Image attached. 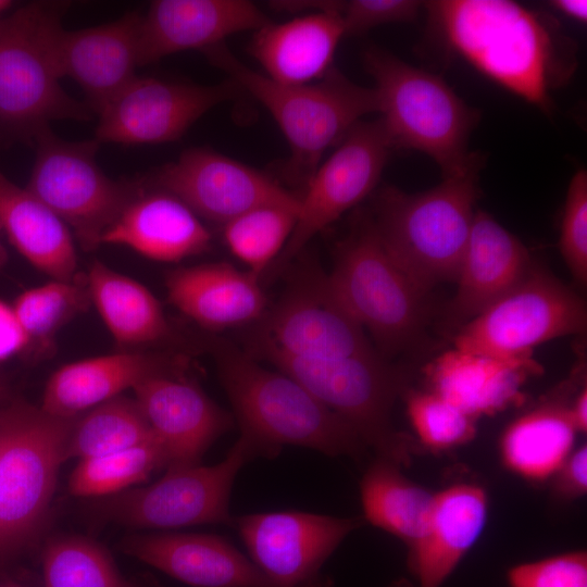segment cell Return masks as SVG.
<instances>
[{
    "label": "cell",
    "instance_id": "cell-39",
    "mask_svg": "<svg viewBox=\"0 0 587 587\" xmlns=\"http://www.w3.org/2000/svg\"><path fill=\"white\" fill-rule=\"evenodd\" d=\"M559 248L573 278L587 283V172L577 171L567 187Z\"/></svg>",
    "mask_w": 587,
    "mask_h": 587
},
{
    "label": "cell",
    "instance_id": "cell-27",
    "mask_svg": "<svg viewBox=\"0 0 587 587\" xmlns=\"http://www.w3.org/2000/svg\"><path fill=\"white\" fill-rule=\"evenodd\" d=\"M488 517V496L473 484L451 485L434 494L425 530L409 549L419 587H441L477 541Z\"/></svg>",
    "mask_w": 587,
    "mask_h": 587
},
{
    "label": "cell",
    "instance_id": "cell-33",
    "mask_svg": "<svg viewBox=\"0 0 587 587\" xmlns=\"http://www.w3.org/2000/svg\"><path fill=\"white\" fill-rule=\"evenodd\" d=\"M91 305L85 274L30 288L12 308L26 339L22 358L38 361L53 350L59 330Z\"/></svg>",
    "mask_w": 587,
    "mask_h": 587
},
{
    "label": "cell",
    "instance_id": "cell-49",
    "mask_svg": "<svg viewBox=\"0 0 587 587\" xmlns=\"http://www.w3.org/2000/svg\"><path fill=\"white\" fill-rule=\"evenodd\" d=\"M12 7V1L0 0V22L3 20L2 15Z\"/></svg>",
    "mask_w": 587,
    "mask_h": 587
},
{
    "label": "cell",
    "instance_id": "cell-23",
    "mask_svg": "<svg viewBox=\"0 0 587 587\" xmlns=\"http://www.w3.org/2000/svg\"><path fill=\"white\" fill-rule=\"evenodd\" d=\"M120 549L196 587H273L263 573L225 539L205 534H138Z\"/></svg>",
    "mask_w": 587,
    "mask_h": 587
},
{
    "label": "cell",
    "instance_id": "cell-50",
    "mask_svg": "<svg viewBox=\"0 0 587 587\" xmlns=\"http://www.w3.org/2000/svg\"><path fill=\"white\" fill-rule=\"evenodd\" d=\"M1 232V230H0ZM7 259H8V254H7V251L4 249V247L2 246L1 241H0V271L2 270V267L4 266L5 262H7Z\"/></svg>",
    "mask_w": 587,
    "mask_h": 587
},
{
    "label": "cell",
    "instance_id": "cell-26",
    "mask_svg": "<svg viewBox=\"0 0 587 587\" xmlns=\"http://www.w3.org/2000/svg\"><path fill=\"white\" fill-rule=\"evenodd\" d=\"M212 236L200 217L173 195L140 189L102 237L160 262H179L207 251Z\"/></svg>",
    "mask_w": 587,
    "mask_h": 587
},
{
    "label": "cell",
    "instance_id": "cell-20",
    "mask_svg": "<svg viewBox=\"0 0 587 587\" xmlns=\"http://www.w3.org/2000/svg\"><path fill=\"white\" fill-rule=\"evenodd\" d=\"M141 17L128 12L103 25L58 30L54 47L60 73L82 87L92 112L98 113L136 77Z\"/></svg>",
    "mask_w": 587,
    "mask_h": 587
},
{
    "label": "cell",
    "instance_id": "cell-22",
    "mask_svg": "<svg viewBox=\"0 0 587 587\" xmlns=\"http://www.w3.org/2000/svg\"><path fill=\"white\" fill-rule=\"evenodd\" d=\"M532 265L523 242L490 214L476 210L447 308L450 323L464 325L511 290Z\"/></svg>",
    "mask_w": 587,
    "mask_h": 587
},
{
    "label": "cell",
    "instance_id": "cell-46",
    "mask_svg": "<svg viewBox=\"0 0 587 587\" xmlns=\"http://www.w3.org/2000/svg\"><path fill=\"white\" fill-rule=\"evenodd\" d=\"M13 399L11 388L5 377L0 373V410Z\"/></svg>",
    "mask_w": 587,
    "mask_h": 587
},
{
    "label": "cell",
    "instance_id": "cell-7",
    "mask_svg": "<svg viewBox=\"0 0 587 587\" xmlns=\"http://www.w3.org/2000/svg\"><path fill=\"white\" fill-rule=\"evenodd\" d=\"M67 5L30 2L0 22V125L34 140L52 121L93 113L60 84L54 43Z\"/></svg>",
    "mask_w": 587,
    "mask_h": 587
},
{
    "label": "cell",
    "instance_id": "cell-30",
    "mask_svg": "<svg viewBox=\"0 0 587 587\" xmlns=\"http://www.w3.org/2000/svg\"><path fill=\"white\" fill-rule=\"evenodd\" d=\"M85 275L91 304L118 345L139 349L173 339L161 303L145 285L98 260Z\"/></svg>",
    "mask_w": 587,
    "mask_h": 587
},
{
    "label": "cell",
    "instance_id": "cell-28",
    "mask_svg": "<svg viewBox=\"0 0 587 587\" xmlns=\"http://www.w3.org/2000/svg\"><path fill=\"white\" fill-rule=\"evenodd\" d=\"M345 36L337 13L316 12L282 23L267 22L253 32L249 51L270 79L283 85H305L330 72Z\"/></svg>",
    "mask_w": 587,
    "mask_h": 587
},
{
    "label": "cell",
    "instance_id": "cell-44",
    "mask_svg": "<svg viewBox=\"0 0 587 587\" xmlns=\"http://www.w3.org/2000/svg\"><path fill=\"white\" fill-rule=\"evenodd\" d=\"M555 11L566 17L586 23L587 20V1L586 0H553L548 2Z\"/></svg>",
    "mask_w": 587,
    "mask_h": 587
},
{
    "label": "cell",
    "instance_id": "cell-9",
    "mask_svg": "<svg viewBox=\"0 0 587 587\" xmlns=\"http://www.w3.org/2000/svg\"><path fill=\"white\" fill-rule=\"evenodd\" d=\"M349 314L375 340L379 353L415 346L426 320V297L386 250L371 216L363 215L339 245L328 274Z\"/></svg>",
    "mask_w": 587,
    "mask_h": 587
},
{
    "label": "cell",
    "instance_id": "cell-38",
    "mask_svg": "<svg viewBox=\"0 0 587 587\" xmlns=\"http://www.w3.org/2000/svg\"><path fill=\"white\" fill-rule=\"evenodd\" d=\"M404 396L411 425L427 448L448 450L476 435V420L435 392L410 390Z\"/></svg>",
    "mask_w": 587,
    "mask_h": 587
},
{
    "label": "cell",
    "instance_id": "cell-48",
    "mask_svg": "<svg viewBox=\"0 0 587 587\" xmlns=\"http://www.w3.org/2000/svg\"><path fill=\"white\" fill-rule=\"evenodd\" d=\"M3 408L0 410V464H1V453H2V447H3V441H4V435H5V419L3 414Z\"/></svg>",
    "mask_w": 587,
    "mask_h": 587
},
{
    "label": "cell",
    "instance_id": "cell-15",
    "mask_svg": "<svg viewBox=\"0 0 587 587\" xmlns=\"http://www.w3.org/2000/svg\"><path fill=\"white\" fill-rule=\"evenodd\" d=\"M239 89L232 80L205 86L136 76L97 113L96 141H174L209 110L234 99Z\"/></svg>",
    "mask_w": 587,
    "mask_h": 587
},
{
    "label": "cell",
    "instance_id": "cell-11",
    "mask_svg": "<svg viewBox=\"0 0 587 587\" xmlns=\"http://www.w3.org/2000/svg\"><path fill=\"white\" fill-rule=\"evenodd\" d=\"M35 141V163L25 188L74 233L84 250L98 248L141 188L102 172L96 162V140L65 141L47 128Z\"/></svg>",
    "mask_w": 587,
    "mask_h": 587
},
{
    "label": "cell",
    "instance_id": "cell-14",
    "mask_svg": "<svg viewBox=\"0 0 587 587\" xmlns=\"http://www.w3.org/2000/svg\"><path fill=\"white\" fill-rule=\"evenodd\" d=\"M392 150L378 118L361 121L349 130L299 196L295 228L276 260L279 266L374 190Z\"/></svg>",
    "mask_w": 587,
    "mask_h": 587
},
{
    "label": "cell",
    "instance_id": "cell-36",
    "mask_svg": "<svg viewBox=\"0 0 587 587\" xmlns=\"http://www.w3.org/2000/svg\"><path fill=\"white\" fill-rule=\"evenodd\" d=\"M298 211L280 205L251 209L223 224V239L233 255L261 276L287 245Z\"/></svg>",
    "mask_w": 587,
    "mask_h": 587
},
{
    "label": "cell",
    "instance_id": "cell-34",
    "mask_svg": "<svg viewBox=\"0 0 587 587\" xmlns=\"http://www.w3.org/2000/svg\"><path fill=\"white\" fill-rule=\"evenodd\" d=\"M155 440L135 398L117 396L74 417L65 458H96Z\"/></svg>",
    "mask_w": 587,
    "mask_h": 587
},
{
    "label": "cell",
    "instance_id": "cell-17",
    "mask_svg": "<svg viewBox=\"0 0 587 587\" xmlns=\"http://www.w3.org/2000/svg\"><path fill=\"white\" fill-rule=\"evenodd\" d=\"M253 564L273 587H323V563L361 522L304 512L249 514L235 520Z\"/></svg>",
    "mask_w": 587,
    "mask_h": 587
},
{
    "label": "cell",
    "instance_id": "cell-18",
    "mask_svg": "<svg viewBox=\"0 0 587 587\" xmlns=\"http://www.w3.org/2000/svg\"><path fill=\"white\" fill-rule=\"evenodd\" d=\"M167 469L199 464L210 445L232 425V419L185 373L150 377L134 389Z\"/></svg>",
    "mask_w": 587,
    "mask_h": 587
},
{
    "label": "cell",
    "instance_id": "cell-19",
    "mask_svg": "<svg viewBox=\"0 0 587 587\" xmlns=\"http://www.w3.org/2000/svg\"><path fill=\"white\" fill-rule=\"evenodd\" d=\"M268 17L247 0H157L142 14L139 66L186 51L203 53L237 33L257 30Z\"/></svg>",
    "mask_w": 587,
    "mask_h": 587
},
{
    "label": "cell",
    "instance_id": "cell-5",
    "mask_svg": "<svg viewBox=\"0 0 587 587\" xmlns=\"http://www.w3.org/2000/svg\"><path fill=\"white\" fill-rule=\"evenodd\" d=\"M363 62L375 82L378 120L392 149L428 155L444 177L482 163L478 154L469 151L478 112L441 77L377 47L364 51Z\"/></svg>",
    "mask_w": 587,
    "mask_h": 587
},
{
    "label": "cell",
    "instance_id": "cell-6",
    "mask_svg": "<svg viewBox=\"0 0 587 587\" xmlns=\"http://www.w3.org/2000/svg\"><path fill=\"white\" fill-rule=\"evenodd\" d=\"M247 353L298 382L345 420L379 458L409 465L413 442L391 423V409L405 390L407 377L377 350L341 358H305L250 346Z\"/></svg>",
    "mask_w": 587,
    "mask_h": 587
},
{
    "label": "cell",
    "instance_id": "cell-45",
    "mask_svg": "<svg viewBox=\"0 0 587 587\" xmlns=\"http://www.w3.org/2000/svg\"><path fill=\"white\" fill-rule=\"evenodd\" d=\"M570 414L577 432L586 433L587 429V389L586 386L570 401Z\"/></svg>",
    "mask_w": 587,
    "mask_h": 587
},
{
    "label": "cell",
    "instance_id": "cell-24",
    "mask_svg": "<svg viewBox=\"0 0 587 587\" xmlns=\"http://www.w3.org/2000/svg\"><path fill=\"white\" fill-rule=\"evenodd\" d=\"M164 283L168 302L205 329L257 323L267 311L260 277L226 262L177 267Z\"/></svg>",
    "mask_w": 587,
    "mask_h": 587
},
{
    "label": "cell",
    "instance_id": "cell-41",
    "mask_svg": "<svg viewBox=\"0 0 587 587\" xmlns=\"http://www.w3.org/2000/svg\"><path fill=\"white\" fill-rule=\"evenodd\" d=\"M422 9L416 0H349L341 1L339 16L345 35L355 36L380 25L412 22Z\"/></svg>",
    "mask_w": 587,
    "mask_h": 587
},
{
    "label": "cell",
    "instance_id": "cell-3",
    "mask_svg": "<svg viewBox=\"0 0 587 587\" xmlns=\"http://www.w3.org/2000/svg\"><path fill=\"white\" fill-rule=\"evenodd\" d=\"M204 54L278 124L290 150L283 175L295 186L304 188L326 150L337 145L363 116L378 111L375 89L353 83L335 66L317 82L283 85L249 68L224 43Z\"/></svg>",
    "mask_w": 587,
    "mask_h": 587
},
{
    "label": "cell",
    "instance_id": "cell-1",
    "mask_svg": "<svg viewBox=\"0 0 587 587\" xmlns=\"http://www.w3.org/2000/svg\"><path fill=\"white\" fill-rule=\"evenodd\" d=\"M423 9L451 52L550 112L551 91L571 75L574 62L545 16L509 0H435Z\"/></svg>",
    "mask_w": 587,
    "mask_h": 587
},
{
    "label": "cell",
    "instance_id": "cell-42",
    "mask_svg": "<svg viewBox=\"0 0 587 587\" xmlns=\"http://www.w3.org/2000/svg\"><path fill=\"white\" fill-rule=\"evenodd\" d=\"M554 475H558L554 489L559 497L575 499L584 496L587 490L586 445L573 449Z\"/></svg>",
    "mask_w": 587,
    "mask_h": 587
},
{
    "label": "cell",
    "instance_id": "cell-32",
    "mask_svg": "<svg viewBox=\"0 0 587 587\" xmlns=\"http://www.w3.org/2000/svg\"><path fill=\"white\" fill-rule=\"evenodd\" d=\"M434 494L404 476L396 463L379 458L361 482L364 517L411 549L422 537Z\"/></svg>",
    "mask_w": 587,
    "mask_h": 587
},
{
    "label": "cell",
    "instance_id": "cell-2",
    "mask_svg": "<svg viewBox=\"0 0 587 587\" xmlns=\"http://www.w3.org/2000/svg\"><path fill=\"white\" fill-rule=\"evenodd\" d=\"M215 358L241 435L260 455L274 457L283 445L328 455L361 458L365 444L357 432L298 382L271 371L227 342L215 344Z\"/></svg>",
    "mask_w": 587,
    "mask_h": 587
},
{
    "label": "cell",
    "instance_id": "cell-4",
    "mask_svg": "<svg viewBox=\"0 0 587 587\" xmlns=\"http://www.w3.org/2000/svg\"><path fill=\"white\" fill-rule=\"evenodd\" d=\"M480 164L408 193L386 186L372 221L391 258L424 294L455 282L471 233Z\"/></svg>",
    "mask_w": 587,
    "mask_h": 587
},
{
    "label": "cell",
    "instance_id": "cell-13",
    "mask_svg": "<svg viewBox=\"0 0 587 587\" xmlns=\"http://www.w3.org/2000/svg\"><path fill=\"white\" fill-rule=\"evenodd\" d=\"M250 346L305 358H341L376 350L334 292L328 275L300 273L257 322Z\"/></svg>",
    "mask_w": 587,
    "mask_h": 587
},
{
    "label": "cell",
    "instance_id": "cell-43",
    "mask_svg": "<svg viewBox=\"0 0 587 587\" xmlns=\"http://www.w3.org/2000/svg\"><path fill=\"white\" fill-rule=\"evenodd\" d=\"M26 339L12 305L0 300V363L14 355L22 357Z\"/></svg>",
    "mask_w": 587,
    "mask_h": 587
},
{
    "label": "cell",
    "instance_id": "cell-25",
    "mask_svg": "<svg viewBox=\"0 0 587 587\" xmlns=\"http://www.w3.org/2000/svg\"><path fill=\"white\" fill-rule=\"evenodd\" d=\"M540 371L533 359H502L452 348L424 370L432 392L469 416L495 415L523 400L527 378Z\"/></svg>",
    "mask_w": 587,
    "mask_h": 587
},
{
    "label": "cell",
    "instance_id": "cell-47",
    "mask_svg": "<svg viewBox=\"0 0 587 587\" xmlns=\"http://www.w3.org/2000/svg\"><path fill=\"white\" fill-rule=\"evenodd\" d=\"M0 587H28L18 580L5 575L0 574Z\"/></svg>",
    "mask_w": 587,
    "mask_h": 587
},
{
    "label": "cell",
    "instance_id": "cell-12",
    "mask_svg": "<svg viewBox=\"0 0 587 587\" xmlns=\"http://www.w3.org/2000/svg\"><path fill=\"white\" fill-rule=\"evenodd\" d=\"M260 455L240 435L226 458L212 466L168 467L155 483L103 497L95 504L102 520L140 528H174L205 523L229 524L228 500L239 469Z\"/></svg>",
    "mask_w": 587,
    "mask_h": 587
},
{
    "label": "cell",
    "instance_id": "cell-31",
    "mask_svg": "<svg viewBox=\"0 0 587 587\" xmlns=\"http://www.w3.org/2000/svg\"><path fill=\"white\" fill-rule=\"evenodd\" d=\"M563 395L532 408L512 421L500 439L504 465L534 482L553 476L572 452L576 428Z\"/></svg>",
    "mask_w": 587,
    "mask_h": 587
},
{
    "label": "cell",
    "instance_id": "cell-35",
    "mask_svg": "<svg viewBox=\"0 0 587 587\" xmlns=\"http://www.w3.org/2000/svg\"><path fill=\"white\" fill-rule=\"evenodd\" d=\"M43 587H138L117 570L110 553L83 536H59L41 553Z\"/></svg>",
    "mask_w": 587,
    "mask_h": 587
},
{
    "label": "cell",
    "instance_id": "cell-29",
    "mask_svg": "<svg viewBox=\"0 0 587 587\" xmlns=\"http://www.w3.org/2000/svg\"><path fill=\"white\" fill-rule=\"evenodd\" d=\"M0 230L20 254L51 279H72L78 274L77 253L68 227L1 171Z\"/></svg>",
    "mask_w": 587,
    "mask_h": 587
},
{
    "label": "cell",
    "instance_id": "cell-21",
    "mask_svg": "<svg viewBox=\"0 0 587 587\" xmlns=\"http://www.w3.org/2000/svg\"><path fill=\"white\" fill-rule=\"evenodd\" d=\"M173 373H185L182 358L140 349L75 361L49 377L40 408L55 416L75 417L150 377Z\"/></svg>",
    "mask_w": 587,
    "mask_h": 587
},
{
    "label": "cell",
    "instance_id": "cell-10",
    "mask_svg": "<svg viewBox=\"0 0 587 587\" xmlns=\"http://www.w3.org/2000/svg\"><path fill=\"white\" fill-rule=\"evenodd\" d=\"M586 326L584 300L532 264L511 290L459 327L453 348L502 359L528 358L536 346L583 334Z\"/></svg>",
    "mask_w": 587,
    "mask_h": 587
},
{
    "label": "cell",
    "instance_id": "cell-37",
    "mask_svg": "<svg viewBox=\"0 0 587 587\" xmlns=\"http://www.w3.org/2000/svg\"><path fill=\"white\" fill-rule=\"evenodd\" d=\"M167 466L164 450L151 440L122 451L79 460L68 480L77 497H107L146 480L151 473Z\"/></svg>",
    "mask_w": 587,
    "mask_h": 587
},
{
    "label": "cell",
    "instance_id": "cell-16",
    "mask_svg": "<svg viewBox=\"0 0 587 587\" xmlns=\"http://www.w3.org/2000/svg\"><path fill=\"white\" fill-rule=\"evenodd\" d=\"M199 217L225 224L258 207L280 205L299 213V196L276 179L242 162L207 148L186 150L152 178Z\"/></svg>",
    "mask_w": 587,
    "mask_h": 587
},
{
    "label": "cell",
    "instance_id": "cell-40",
    "mask_svg": "<svg viewBox=\"0 0 587 587\" xmlns=\"http://www.w3.org/2000/svg\"><path fill=\"white\" fill-rule=\"evenodd\" d=\"M510 587H587V554L565 552L512 566Z\"/></svg>",
    "mask_w": 587,
    "mask_h": 587
},
{
    "label": "cell",
    "instance_id": "cell-8",
    "mask_svg": "<svg viewBox=\"0 0 587 587\" xmlns=\"http://www.w3.org/2000/svg\"><path fill=\"white\" fill-rule=\"evenodd\" d=\"M0 464V565L28 548L46 522L74 417L13 398L4 408Z\"/></svg>",
    "mask_w": 587,
    "mask_h": 587
}]
</instances>
